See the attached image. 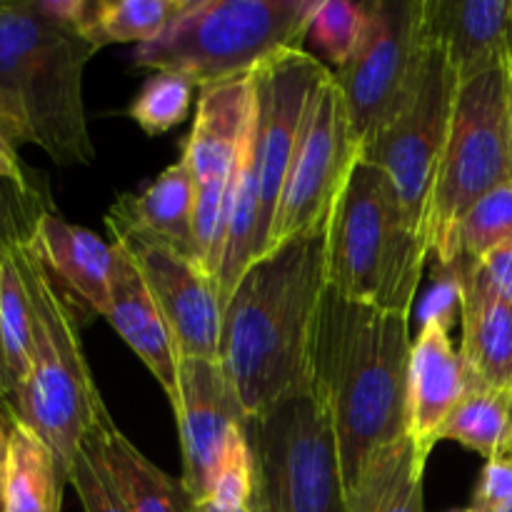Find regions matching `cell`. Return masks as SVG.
Segmentation results:
<instances>
[{"label": "cell", "instance_id": "6da1fadb", "mask_svg": "<svg viewBox=\"0 0 512 512\" xmlns=\"http://www.w3.org/2000/svg\"><path fill=\"white\" fill-rule=\"evenodd\" d=\"M410 348V315L350 303L325 288L308 370L338 440L345 498L380 450L410 435Z\"/></svg>", "mask_w": 512, "mask_h": 512}, {"label": "cell", "instance_id": "7a4b0ae2", "mask_svg": "<svg viewBox=\"0 0 512 512\" xmlns=\"http://www.w3.org/2000/svg\"><path fill=\"white\" fill-rule=\"evenodd\" d=\"M325 288L328 218L260 255L225 300L220 365L248 418L310 383V338Z\"/></svg>", "mask_w": 512, "mask_h": 512}, {"label": "cell", "instance_id": "3957f363", "mask_svg": "<svg viewBox=\"0 0 512 512\" xmlns=\"http://www.w3.org/2000/svg\"><path fill=\"white\" fill-rule=\"evenodd\" d=\"M78 28L40 0H0V130L60 165L95 158L83 103V73L98 53Z\"/></svg>", "mask_w": 512, "mask_h": 512}, {"label": "cell", "instance_id": "277c9868", "mask_svg": "<svg viewBox=\"0 0 512 512\" xmlns=\"http://www.w3.org/2000/svg\"><path fill=\"white\" fill-rule=\"evenodd\" d=\"M30 228L33 220L20 248L30 300V368L25 383L3 408L48 443L68 478L85 438L108 408L80 343L78 305L35 253Z\"/></svg>", "mask_w": 512, "mask_h": 512}, {"label": "cell", "instance_id": "5b68a950", "mask_svg": "<svg viewBox=\"0 0 512 512\" xmlns=\"http://www.w3.org/2000/svg\"><path fill=\"white\" fill-rule=\"evenodd\" d=\"M430 258L393 180L360 158L328 213V288L350 303L413 313Z\"/></svg>", "mask_w": 512, "mask_h": 512}, {"label": "cell", "instance_id": "8992f818", "mask_svg": "<svg viewBox=\"0 0 512 512\" xmlns=\"http://www.w3.org/2000/svg\"><path fill=\"white\" fill-rule=\"evenodd\" d=\"M320 0H190L165 33L135 50V65L195 85L250 75L263 60L300 50Z\"/></svg>", "mask_w": 512, "mask_h": 512}, {"label": "cell", "instance_id": "52a82bcc", "mask_svg": "<svg viewBox=\"0 0 512 512\" xmlns=\"http://www.w3.org/2000/svg\"><path fill=\"white\" fill-rule=\"evenodd\" d=\"M508 65L458 88L425 220V238L435 263L458 258L455 230L465 213L488 193L512 183Z\"/></svg>", "mask_w": 512, "mask_h": 512}, {"label": "cell", "instance_id": "ba28073f", "mask_svg": "<svg viewBox=\"0 0 512 512\" xmlns=\"http://www.w3.org/2000/svg\"><path fill=\"white\" fill-rule=\"evenodd\" d=\"M255 478L273 512H348L338 440L313 385L245 420Z\"/></svg>", "mask_w": 512, "mask_h": 512}, {"label": "cell", "instance_id": "9c48e42d", "mask_svg": "<svg viewBox=\"0 0 512 512\" xmlns=\"http://www.w3.org/2000/svg\"><path fill=\"white\" fill-rule=\"evenodd\" d=\"M423 65L398 113L360 148V158L393 180L410 223L425 235L430 195L450 133L460 80L448 55L425 43ZM428 240V238H425Z\"/></svg>", "mask_w": 512, "mask_h": 512}, {"label": "cell", "instance_id": "30bf717a", "mask_svg": "<svg viewBox=\"0 0 512 512\" xmlns=\"http://www.w3.org/2000/svg\"><path fill=\"white\" fill-rule=\"evenodd\" d=\"M358 155L360 145L350 128L343 90L328 68L308 98L270 228L268 250L328 218Z\"/></svg>", "mask_w": 512, "mask_h": 512}, {"label": "cell", "instance_id": "8fae6325", "mask_svg": "<svg viewBox=\"0 0 512 512\" xmlns=\"http://www.w3.org/2000/svg\"><path fill=\"white\" fill-rule=\"evenodd\" d=\"M370 23L358 53L335 68L350 128L363 148L413 90L425 55L423 0H368Z\"/></svg>", "mask_w": 512, "mask_h": 512}, {"label": "cell", "instance_id": "7c38bea8", "mask_svg": "<svg viewBox=\"0 0 512 512\" xmlns=\"http://www.w3.org/2000/svg\"><path fill=\"white\" fill-rule=\"evenodd\" d=\"M113 245H118L148 285L155 305L173 335L178 360H220L223 303L213 275L195 258L108 210Z\"/></svg>", "mask_w": 512, "mask_h": 512}, {"label": "cell", "instance_id": "4fadbf2b", "mask_svg": "<svg viewBox=\"0 0 512 512\" xmlns=\"http://www.w3.org/2000/svg\"><path fill=\"white\" fill-rule=\"evenodd\" d=\"M325 70L328 65L300 48L283 50L263 60L250 73L255 98V153H258L260 200H263L265 250H268L270 228H273L308 98Z\"/></svg>", "mask_w": 512, "mask_h": 512}, {"label": "cell", "instance_id": "5bb4252c", "mask_svg": "<svg viewBox=\"0 0 512 512\" xmlns=\"http://www.w3.org/2000/svg\"><path fill=\"white\" fill-rule=\"evenodd\" d=\"M183 448V485L193 500H205L223 450L245 428L243 405L220 360H178V395L173 403Z\"/></svg>", "mask_w": 512, "mask_h": 512}, {"label": "cell", "instance_id": "9a60e30c", "mask_svg": "<svg viewBox=\"0 0 512 512\" xmlns=\"http://www.w3.org/2000/svg\"><path fill=\"white\" fill-rule=\"evenodd\" d=\"M425 43L445 50L460 85L512 58V0H423Z\"/></svg>", "mask_w": 512, "mask_h": 512}, {"label": "cell", "instance_id": "2e32d148", "mask_svg": "<svg viewBox=\"0 0 512 512\" xmlns=\"http://www.w3.org/2000/svg\"><path fill=\"white\" fill-rule=\"evenodd\" d=\"M473 385H480L455 348L448 330L423 325L413 338L408 373L410 438L425 455L438 445V433Z\"/></svg>", "mask_w": 512, "mask_h": 512}, {"label": "cell", "instance_id": "e0dca14e", "mask_svg": "<svg viewBox=\"0 0 512 512\" xmlns=\"http://www.w3.org/2000/svg\"><path fill=\"white\" fill-rule=\"evenodd\" d=\"M30 243L78 310L83 308L105 318L115 268L113 245L98 238L93 230L68 223L45 208L35 213Z\"/></svg>", "mask_w": 512, "mask_h": 512}, {"label": "cell", "instance_id": "ac0fdd59", "mask_svg": "<svg viewBox=\"0 0 512 512\" xmlns=\"http://www.w3.org/2000/svg\"><path fill=\"white\" fill-rule=\"evenodd\" d=\"M113 248L115 268L113 280H110V305L105 320L143 360L145 368L153 373V378L158 380L160 388L173 403L178 395V353H175L173 335H170L168 323L133 260L118 245Z\"/></svg>", "mask_w": 512, "mask_h": 512}, {"label": "cell", "instance_id": "d6986e66", "mask_svg": "<svg viewBox=\"0 0 512 512\" xmlns=\"http://www.w3.org/2000/svg\"><path fill=\"white\" fill-rule=\"evenodd\" d=\"M460 355L483 388L512 390V303L480 263L465 258Z\"/></svg>", "mask_w": 512, "mask_h": 512}, {"label": "cell", "instance_id": "ffe728a7", "mask_svg": "<svg viewBox=\"0 0 512 512\" xmlns=\"http://www.w3.org/2000/svg\"><path fill=\"white\" fill-rule=\"evenodd\" d=\"M93 435L128 512H195V500L185 490L183 480L170 478L165 470L150 463L115 428L108 410L100 415Z\"/></svg>", "mask_w": 512, "mask_h": 512}, {"label": "cell", "instance_id": "44dd1931", "mask_svg": "<svg viewBox=\"0 0 512 512\" xmlns=\"http://www.w3.org/2000/svg\"><path fill=\"white\" fill-rule=\"evenodd\" d=\"M8 438L0 512H60L68 478L53 450L35 430L10 413Z\"/></svg>", "mask_w": 512, "mask_h": 512}, {"label": "cell", "instance_id": "7402d4cb", "mask_svg": "<svg viewBox=\"0 0 512 512\" xmlns=\"http://www.w3.org/2000/svg\"><path fill=\"white\" fill-rule=\"evenodd\" d=\"M428 458L410 435L380 450L348 490V512H425Z\"/></svg>", "mask_w": 512, "mask_h": 512}, {"label": "cell", "instance_id": "603a6c76", "mask_svg": "<svg viewBox=\"0 0 512 512\" xmlns=\"http://www.w3.org/2000/svg\"><path fill=\"white\" fill-rule=\"evenodd\" d=\"M115 213L123 215L145 233L165 240L180 253H193V213H195V183L183 158L165 168L143 193L120 195L113 203Z\"/></svg>", "mask_w": 512, "mask_h": 512}, {"label": "cell", "instance_id": "cb8c5ba5", "mask_svg": "<svg viewBox=\"0 0 512 512\" xmlns=\"http://www.w3.org/2000/svg\"><path fill=\"white\" fill-rule=\"evenodd\" d=\"M190 0H88L80 33L93 45L150 43L170 28Z\"/></svg>", "mask_w": 512, "mask_h": 512}, {"label": "cell", "instance_id": "d4e9b609", "mask_svg": "<svg viewBox=\"0 0 512 512\" xmlns=\"http://www.w3.org/2000/svg\"><path fill=\"white\" fill-rule=\"evenodd\" d=\"M512 418V390H493L473 385L448 415L438 433L440 440H453L473 453L493 460L500 455Z\"/></svg>", "mask_w": 512, "mask_h": 512}, {"label": "cell", "instance_id": "484cf974", "mask_svg": "<svg viewBox=\"0 0 512 512\" xmlns=\"http://www.w3.org/2000/svg\"><path fill=\"white\" fill-rule=\"evenodd\" d=\"M512 245V183L485 195L455 230V255L483 263L490 253Z\"/></svg>", "mask_w": 512, "mask_h": 512}, {"label": "cell", "instance_id": "4316f807", "mask_svg": "<svg viewBox=\"0 0 512 512\" xmlns=\"http://www.w3.org/2000/svg\"><path fill=\"white\" fill-rule=\"evenodd\" d=\"M195 83L180 73L158 70L143 83L130 103L128 115L148 135H163L180 125L190 110Z\"/></svg>", "mask_w": 512, "mask_h": 512}, {"label": "cell", "instance_id": "83f0119b", "mask_svg": "<svg viewBox=\"0 0 512 512\" xmlns=\"http://www.w3.org/2000/svg\"><path fill=\"white\" fill-rule=\"evenodd\" d=\"M370 23L368 0L353 3V0H320L315 8L313 23L308 35L313 43L333 60L335 68L348 63L358 53L360 43L365 40Z\"/></svg>", "mask_w": 512, "mask_h": 512}, {"label": "cell", "instance_id": "f1b7e54d", "mask_svg": "<svg viewBox=\"0 0 512 512\" xmlns=\"http://www.w3.org/2000/svg\"><path fill=\"white\" fill-rule=\"evenodd\" d=\"M253 490L255 458L253 450H250L248 433H245V428H240L228 440V445H225L223 458H220L218 470L213 475V483H210V493L205 500L220 505V508L243 510L250 508Z\"/></svg>", "mask_w": 512, "mask_h": 512}, {"label": "cell", "instance_id": "f546056e", "mask_svg": "<svg viewBox=\"0 0 512 512\" xmlns=\"http://www.w3.org/2000/svg\"><path fill=\"white\" fill-rule=\"evenodd\" d=\"M68 485H73L85 512H128L93 433L85 438L83 448L75 458Z\"/></svg>", "mask_w": 512, "mask_h": 512}, {"label": "cell", "instance_id": "4dcf8cb0", "mask_svg": "<svg viewBox=\"0 0 512 512\" xmlns=\"http://www.w3.org/2000/svg\"><path fill=\"white\" fill-rule=\"evenodd\" d=\"M465 293V258H455L453 263H435L433 280L418 303V323L440 325L443 330L453 333L463 313Z\"/></svg>", "mask_w": 512, "mask_h": 512}, {"label": "cell", "instance_id": "1f68e13d", "mask_svg": "<svg viewBox=\"0 0 512 512\" xmlns=\"http://www.w3.org/2000/svg\"><path fill=\"white\" fill-rule=\"evenodd\" d=\"M480 265L485 268V273H488L495 290L512 303V245L490 253Z\"/></svg>", "mask_w": 512, "mask_h": 512}, {"label": "cell", "instance_id": "d6a6232c", "mask_svg": "<svg viewBox=\"0 0 512 512\" xmlns=\"http://www.w3.org/2000/svg\"><path fill=\"white\" fill-rule=\"evenodd\" d=\"M0 183H13L18 188H28V173L18 158V148L10 143L0 130Z\"/></svg>", "mask_w": 512, "mask_h": 512}, {"label": "cell", "instance_id": "836d02e7", "mask_svg": "<svg viewBox=\"0 0 512 512\" xmlns=\"http://www.w3.org/2000/svg\"><path fill=\"white\" fill-rule=\"evenodd\" d=\"M8 425L3 423V415H0V508H3V475H5V463H8Z\"/></svg>", "mask_w": 512, "mask_h": 512}, {"label": "cell", "instance_id": "e575fe53", "mask_svg": "<svg viewBox=\"0 0 512 512\" xmlns=\"http://www.w3.org/2000/svg\"><path fill=\"white\" fill-rule=\"evenodd\" d=\"M10 378H8V365H5V353H3V338H0V405H5L10 400Z\"/></svg>", "mask_w": 512, "mask_h": 512}, {"label": "cell", "instance_id": "d590c367", "mask_svg": "<svg viewBox=\"0 0 512 512\" xmlns=\"http://www.w3.org/2000/svg\"><path fill=\"white\" fill-rule=\"evenodd\" d=\"M250 512H273L270 510L268 498H265L263 488L258 485V478H255V490H253V500H250Z\"/></svg>", "mask_w": 512, "mask_h": 512}, {"label": "cell", "instance_id": "8d00e7d4", "mask_svg": "<svg viewBox=\"0 0 512 512\" xmlns=\"http://www.w3.org/2000/svg\"><path fill=\"white\" fill-rule=\"evenodd\" d=\"M195 512H250V508L228 510V508H220V505L210 503V500H195Z\"/></svg>", "mask_w": 512, "mask_h": 512}, {"label": "cell", "instance_id": "74e56055", "mask_svg": "<svg viewBox=\"0 0 512 512\" xmlns=\"http://www.w3.org/2000/svg\"><path fill=\"white\" fill-rule=\"evenodd\" d=\"M500 455H508V458H512V418H510V425H508V433H505L503 448H500Z\"/></svg>", "mask_w": 512, "mask_h": 512}, {"label": "cell", "instance_id": "f35d334b", "mask_svg": "<svg viewBox=\"0 0 512 512\" xmlns=\"http://www.w3.org/2000/svg\"><path fill=\"white\" fill-rule=\"evenodd\" d=\"M510 70V65H508ZM508 110H510V148H512V75H510V93H508Z\"/></svg>", "mask_w": 512, "mask_h": 512}, {"label": "cell", "instance_id": "ab89813d", "mask_svg": "<svg viewBox=\"0 0 512 512\" xmlns=\"http://www.w3.org/2000/svg\"><path fill=\"white\" fill-rule=\"evenodd\" d=\"M500 512H512V503H508V505H505V508H503V510H500Z\"/></svg>", "mask_w": 512, "mask_h": 512}, {"label": "cell", "instance_id": "60d3db41", "mask_svg": "<svg viewBox=\"0 0 512 512\" xmlns=\"http://www.w3.org/2000/svg\"><path fill=\"white\" fill-rule=\"evenodd\" d=\"M510 75H512V58H510Z\"/></svg>", "mask_w": 512, "mask_h": 512}]
</instances>
